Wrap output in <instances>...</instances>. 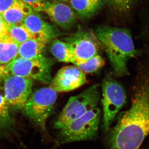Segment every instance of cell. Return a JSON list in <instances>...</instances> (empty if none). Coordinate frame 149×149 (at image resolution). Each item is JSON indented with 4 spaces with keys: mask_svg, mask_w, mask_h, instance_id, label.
I'll return each mask as SVG.
<instances>
[{
    "mask_svg": "<svg viewBox=\"0 0 149 149\" xmlns=\"http://www.w3.org/2000/svg\"><path fill=\"white\" fill-rule=\"evenodd\" d=\"M5 98L9 107L14 111L23 110L32 93L34 81L17 75L4 76Z\"/></svg>",
    "mask_w": 149,
    "mask_h": 149,
    "instance_id": "cell-9",
    "label": "cell"
},
{
    "mask_svg": "<svg viewBox=\"0 0 149 149\" xmlns=\"http://www.w3.org/2000/svg\"><path fill=\"white\" fill-rule=\"evenodd\" d=\"M35 12H42L47 0H21Z\"/></svg>",
    "mask_w": 149,
    "mask_h": 149,
    "instance_id": "cell-22",
    "label": "cell"
},
{
    "mask_svg": "<svg viewBox=\"0 0 149 149\" xmlns=\"http://www.w3.org/2000/svg\"><path fill=\"white\" fill-rule=\"evenodd\" d=\"M33 12L31 7L19 0L3 13L2 15L8 26L21 25L23 24L24 19Z\"/></svg>",
    "mask_w": 149,
    "mask_h": 149,
    "instance_id": "cell-13",
    "label": "cell"
},
{
    "mask_svg": "<svg viewBox=\"0 0 149 149\" xmlns=\"http://www.w3.org/2000/svg\"><path fill=\"white\" fill-rule=\"evenodd\" d=\"M137 0H107L112 8L114 10L125 13L132 8Z\"/></svg>",
    "mask_w": 149,
    "mask_h": 149,
    "instance_id": "cell-21",
    "label": "cell"
},
{
    "mask_svg": "<svg viewBox=\"0 0 149 149\" xmlns=\"http://www.w3.org/2000/svg\"><path fill=\"white\" fill-rule=\"evenodd\" d=\"M19 45L8 35L0 37V65H6L18 56Z\"/></svg>",
    "mask_w": 149,
    "mask_h": 149,
    "instance_id": "cell-16",
    "label": "cell"
},
{
    "mask_svg": "<svg viewBox=\"0 0 149 149\" xmlns=\"http://www.w3.org/2000/svg\"><path fill=\"white\" fill-rule=\"evenodd\" d=\"M47 44L37 39L27 40L19 45L18 56L24 58L34 59L45 55Z\"/></svg>",
    "mask_w": 149,
    "mask_h": 149,
    "instance_id": "cell-15",
    "label": "cell"
},
{
    "mask_svg": "<svg viewBox=\"0 0 149 149\" xmlns=\"http://www.w3.org/2000/svg\"><path fill=\"white\" fill-rule=\"evenodd\" d=\"M19 0H0V13L2 14Z\"/></svg>",
    "mask_w": 149,
    "mask_h": 149,
    "instance_id": "cell-23",
    "label": "cell"
},
{
    "mask_svg": "<svg viewBox=\"0 0 149 149\" xmlns=\"http://www.w3.org/2000/svg\"><path fill=\"white\" fill-rule=\"evenodd\" d=\"M98 84L92 85L80 94L70 97L54 123L53 128L60 130L70 123L97 107L100 99Z\"/></svg>",
    "mask_w": 149,
    "mask_h": 149,
    "instance_id": "cell-3",
    "label": "cell"
},
{
    "mask_svg": "<svg viewBox=\"0 0 149 149\" xmlns=\"http://www.w3.org/2000/svg\"><path fill=\"white\" fill-rule=\"evenodd\" d=\"M57 93L50 87L36 90L31 94L23 109L25 116L45 133L47 132L46 122L53 110Z\"/></svg>",
    "mask_w": 149,
    "mask_h": 149,
    "instance_id": "cell-5",
    "label": "cell"
},
{
    "mask_svg": "<svg viewBox=\"0 0 149 149\" xmlns=\"http://www.w3.org/2000/svg\"><path fill=\"white\" fill-rule=\"evenodd\" d=\"M8 26L3 18L2 14L0 13V37L8 34Z\"/></svg>",
    "mask_w": 149,
    "mask_h": 149,
    "instance_id": "cell-24",
    "label": "cell"
},
{
    "mask_svg": "<svg viewBox=\"0 0 149 149\" xmlns=\"http://www.w3.org/2000/svg\"><path fill=\"white\" fill-rule=\"evenodd\" d=\"M95 33L112 67L116 76L128 75V61L137 54L131 34L128 29L109 26H100Z\"/></svg>",
    "mask_w": 149,
    "mask_h": 149,
    "instance_id": "cell-2",
    "label": "cell"
},
{
    "mask_svg": "<svg viewBox=\"0 0 149 149\" xmlns=\"http://www.w3.org/2000/svg\"><path fill=\"white\" fill-rule=\"evenodd\" d=\"M84 73H92L100 69L104 65V59L100 54L88 59L83 63L74 64Z\"/></svg>",
    "mask_w": 149,
    "mask_h": 149,
    "instance_id": "cell-19",
    "label": "cell"
},
{
    "mask_svg": "<svg viewBox=\"0 0 149 149\" xmlns=\"http://www.w3.org/2000/svg\"><path fill=\"white\" fill-rule=\"evenodd\" d=\"M14 123L9 113V107L4 96L0 93V136L7 135L13 129Z\"/></svg>",
    "mask_w": 149,
    "mask_h": 149,
    "instance_id": "cell-18",
    "label": "cell"
},
{
    "mask_svg": "<svg viewBox=\"0 0 149 149\" xmlns=\"http://www.w3.org/2000/svg\"><path fill=\"white\" fill-rule=\"evenodd\" d=\"M149 135V83L136 91L130 108L110 132L108 149H139Z\"/></svg>",
    "mask_w": 149,
    "mask_h": 149,
    "instance_id": "cell-1",
    "label": "cell"
},
{
    "mask_svg": "<svg viewBox=\"0 0 149 149\" xmlns=\"http://www.w3.org/2000/svg\"><path fill=\"white\" fill-rule=\"evenodd\" d=\"M23 24L32 34L33 39L42 40L47 44L61 35L57 27L44 20L35 12L24 19Z\"/></svg>",
    "mask_w": 149,
    "mask_h": 149,
    "instance_id": "cell-12",
    "label": "cell"
},
{
    "mask_svg": "<svg viewBox=\"0 0 149 149\" xmlns=\"http://www.w3.org/2000/svg\"><path fill=\"white\" fill-rule=\"evenodd\" d=\"M42 12L45 13L56 25L64 30L71 29L77 22L76 14L65 2L47 1Z\"/></svg>",
    "mask_w": 149,
    "mask_h": 149,
    "instance_id": "cell-11",
    "label": "cell"
},
{
    "mask_svg": "<svg viewBox=\"0 0 149 149\" xmlns=\"http://www.w3.org/2000/svg\"><path fill=\"white\" fill-rule=\"evenodd\" d=\"M102 86V128L105 133H107L115 117L125 104L126 95L122 85L113 77H106Z\"/></svg>",
    "mask_w": 149,
    "mask_h": 149,
    "instance_id": "cell-7",
    "label": "cell"
},
{
    "mask_svg": "<svg viewBox=\"0 0 149 149\" xmlns=\"http://www.w3.org/2000/svg\"><path fill=\"white\" fill-rule=\"evenodd\" d=\"M75 14L81 18H90L101 9L104 0H69Z\"/></svg>",
    "mask_w": 149,
    "mask_h": 149,
    "instance_id": "cell-14",
    "label": "cell"
},
{
    "mask_svg": "<svg viewBox=\"0 0 149 149\" xmlns=\"http://www.w3.org/2000/svg\"><path fill=\"white\" fill-rule=\"evenodd\" d=\"M8 35L19 45L33 39L32 34L23 24L8 26Z\"/></svg>",
    "mask_w": 149,
    "mask_h": 149,
    "instance_id": "cell-20",
    "label": "cell"
},
{
    "mask_svg": "<svg viewBox=\"0 0 149 149\" xmlns=\"http://www.w3.org/2000/svg\"><path fill=\"white\" fill-rule=\"evenodd\" d=\"M49 50L51 54L58 61L64 63H73L74 56L68 44L64 41L58 39L50 42Z\"/></svg>",
    "mask_w": 149,
    "mask_h": 149,
    "instance_id": "cell-17",
    "label": "cell"
},
{
    "mask_svg": "<svg viewBox=\"0 0 149 149\" xmlns=\"http://www.w3.org/2000/svg\"><path fill=\"white\" fill-rule=\"evenodd\" d=\"M53 63L52 60L45 55L34 59L24 58L17 56L9 64L4 65L5 75H17L48 84L52 80Z\"/></svg>",
    "mask_w": 149,
    "mask_h": 149,
    "instance_id": "cell-4",
    "label": "cell"
},
{
    "mask_svg": "<svg viewBox=\"0 0 149 149\" xmlns=\"http://www.w3.org/2000/svg\"><path fill=\"white\" fill-rule=\"evenodd\" d=\"M87 82L85 73L75 65H68L58 71L49 87L57 93H64L74 91Z\"/></svg>",
    "mask_w": 149,
    "mask_h": 149,
    "instance_id": "cell-10",
    "label": "cell"
},
{
    "mask_svg": "<svg viewBox=\"0 0 149 149\" xmlns=\"http://www.w3.org/2000/svg\"><path fill=\"white\" fill-rule=\"evenodd\" d=\"M101 111L97 107L59 130L60 143L90 140L97 134Z\"/></svg>",
    "mask_w": 149,
    "mask_h": 149,
    "instance_id": "cell-6",
    "label": "cell"
},
{
    "mask_svg": "<svg viewBox=\"0 0 149 149\" xmlns=\"http://www.w3.org/2000/svg\"><path fill=\"white\" fill-rule=\"evenodd\" d=\"M5 74L4 65H0V81L3 78Z\"/></svg>",
    "mask_w": 149,
    "mask_h": 149,
    "instance_id": "cell-25",
    "label": "cell"
},
{
    "mask_svg": "<svg viewBox=\"0 0 149 149\" xmlns=\"http://www.w3.org/2000/svg\"><path fill=\"white\" fill-rule=\"evenodd\" d=\"M64 41L68 44L72 51L73 64L84 62L99 54L102 47L95 32L80 28L74 34L65 37Z\"/></svg>",
    "mask_w": 149,
    "mask_h": 149,
    "instance_id": "cell-8",
    "label": "cell"
},
{
    "mask_svg": "<svg viewBox=\"0 0 149 149\" xmlns=\"http://www.w3.org/2000/svg\"><path fill=\"white\" fill-rule=\"evenodd\" d=\"M58 1H59L61 2H66L67 1H69V0H57Z\"/></svg>",
    "mask_w": 149,
    "mask_h": 149,
    "instance_id": "cell-26",
    "label": "cell"
}]
</instances>
